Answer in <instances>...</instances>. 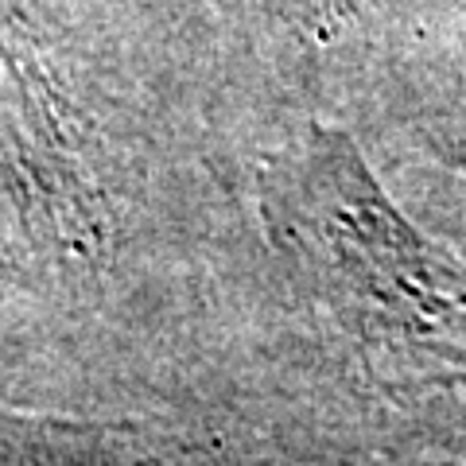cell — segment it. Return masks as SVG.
<instances>
[{
  "mask_svg": "<svg viewBox=\"0 0 466 466\" xmlns=\"http://www.w3.org/2000/svg\"><path fill=\"white\" fill-rule=\"evenodd\" d=\"M428 148L451 167L466 171V101L459 109H451V116H443L440 125L428 133Z\"/></svg>",
  "mask_w": 466,
  "mask_h": 466,
  "instance_id": "cell-2",
  "label": "cell"
},
{
  "mask_svg": "<svg viewBox=\"0 0 466 466\" xmlns=\"http://www.w3.org/2000/svg\"><path fill=\"white\" fill-rule=\"evenodd\" d=\"M257 191L272 249L370 377L466 381V260L392 207L354 140L308 125L265 159Z\"/></svg>",
  "mask_w": 466,
  "mask_h": 466,
  "instance_id": "cell-1",
  "label": "cell"
}]
</instances>
